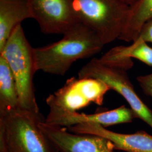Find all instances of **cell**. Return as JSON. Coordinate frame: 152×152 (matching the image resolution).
Masks as SVG:
<instances>
[{"label":"cell","mask_w":152,"mask_h":152,"mask_svg":"<svg viewBox=\"0 0 152 152\" xmlns=\"http://www.w3.org/2000/svg\"><path fill=\"white\" fill-rule=\"evenodd\" d=\"M109 90L110 87L100 80L73 77L50 95L46 102L50 109L75 112L91 103L102 105Z\"/></svg>","instance_id":"obj_6"},{"label":"cell","mask_w":152,"mask_h":152,"mask_svg":"<svg viewBox=\"0 0 152 152\" xmlns=\"http://www.w3.org/2000/svg\"><path fill=\"white\" fill-rule=\"evenodd\" d=\"M0 55L7 61L16 81L20 108L39 113L33 77L36 72L33 48L29 42L22 24L14 30Z\"/></svg>","instance_id":"obj_3"},{"label":"cell","mask_w":152,"mask_h":152,"mask_svg":"<svg viewBox=\"0 0 152 152\" xmlns=\"http://www.w3.org/2000/svg\"><path fill=\"white\" fill-rule=\"evenodd\" d=\"M69 132L78 134L101 136L111 142L114 149L126 152H152V135L145 131L125 134L109 130L95 123H84L67 128Z\"/></svg>","instance_id":"obj_10"},{"label":"cell","mask_w":152,"mask_h":152,"mask_svg":"<svg viewBox=\"0 0 152 152\" xmlns=\"http://www.w3.org/2000/svg\"><path fill=\"white\" fill-rule=\"evenodd\" d=\"M128 70L118 65L104 63L94 58L78 73L79 78H92L104 82L110 90L118 93L130 106L135 117L152 129V111L137 94L127 74Z\"/></svg>","instance_id":"obj_5"},{"label":"cell","mask_w":152,"mask_h":152,"mask_svg":"<svg viewBox=\"0 0 152 152\" xmlns=\"http://www.w3.org/2000/svg\"><path fill=\"white\" fill-rule=\"evenodd\" d=\"M63 35L56 42L33 48L36 72L64 76L76 61L98 54L104 46L97 34L81 22Z\"/></svg>","instance_id":"obj_1"},{"label":"cell","mask_w":152,"mask_h":152,"mask_svg":"<svg viewBox=\"0 0 152 152\" xmlns=\"http://www.w3.org/2000/svg\"><path fill=\"white\" fill-rule=\"evenodd\" d=\"M136 40L145 41L147 43H152V20L147 22L141 28L139 35Z\"/></svg>","instance_id":"obj_16"},{"label":"cell","mask_w":152,"mask_h":152,"mask_svg":"<svg viewBox=\"0 0 152 152\" xmlns=\"http://www.w3.org/2000/svg\"><path fill=\"white\" fill-rule=\"evenodd\" d=\"M152 20V0H139L129 8L128 16L118 39L134 42L138 37L141 28Z\"/></svg>","instance_id":"obj_12"},{"label":"cell","mask_w":152,"mask_h":152,"mask_svg":"<svg viewBox=\"0 0 152 152\" xmlns=\"http://www.w3.org/2000/svg\"><path fill=\"white\" fill-rule=\"evenodd\" d=\"M42 114L22 108L0 115V149L7 152H59L39 127Z\"/></svg>","instance_id":"obj_2"},{"label":"cell","mask_w":152,"mask_h":152,"mask_svg":"<svg viewBox=\"0 0 152 152\" xmlns=\"http://www.w3.org/2000/svg\"><path fill=\"white\" fill-rule=\"evenodd\" d=\"M122 3L125 4V5L130 7L131 6L134 5L139 0H120Z\"/></svg>","instance_id":"obj_17"},{"label":"cell","mask_w":152,"mask_h":152,"mask_svg":"<svg viewBox=\"0 0 152 152\" xmlns=\"http://www.w3.org/2000/svg\"><path fill=\"white\" fill-rule=\"evenodd\" d=\"M39 127L59 152H115L112 142L103 137L74 134L67 128L48 124L45 120Z\"/></svg>","instance_id":"obj_8"},{"label":"cell","mask_w":152,"mask_h":152,"mask_svg":"<svg viewBox=\"0 0 152 152\" xmlns=\"http://www.w3.org/2000/svg\"><path fill=\"white\" fill-rule=\"evenodd\" d=\"M136 80L143 92L152 98V73L137 76Z\"/></svg>","instance_id":"obj_15"},{"label":"cell","mask_w":152,"mask_h":152,"mask_svg":"<svg viewBox=\"0 0 152 152\" xmlns=\"http://www.w3.org/2000/svg\"><path fill=\"white\" fill-rule=\"evenodd\" d=\"M135 118L134 112L130 108L122 105L113 110L91 114L50 109L45 122L65 128L84 123H95L107 127L112 125L131 123Z\"/></svg>","instance_id":"obj_9"},{"label":"cell","mask_w":152,"mask_h":152,"mask_svg":"<svg viewBox=\"0 0 152 152\" xmlns=\"http://www.w3.org/2000/svg\"><path fill=\"white\" fill-rule=\"evenodd\" d=\"M27 19H32L29 0H0V51L14 30Z\"/></svg>","instance_id":"obj_11"},{"label":"cell","mask_w":152,"mask_h":152,"mask_svg":"<svg viewBox=\"0 0 152 152\" xmlns=\"http://www.w3.org/2000/svg\"><path fill=\"white\" fill-rule=\"evenodd\" d=\"M80 22L97 34L105 45L118 39L130 7L120 0H68Z\"/></svg>","instance_id":"obj_4"},{"label":"cell","mask_w":152,"mask_h":152,"mask_svg":"<svg viewBox=\"0 0 152 152\" xmlns=\"http://www.w3.org/2000/svg\"><path fill=\"white\" fill-rule=\"evenodd\" d=\"M32 19L45 34H62L79 22L68 0H29Z\"/></svg>","instance_id":"obj_7"},{"label":"cell","mask_w":152,"mask_h":152,"mask_svg":"<svg viewBox=\"0 0 152 152\" xmlns=\"http://www.w3.org/2000/svg\"><path fill=\"white\" fill-rule=\"evenodd\" d=\"M19 107L15 79L7 61L0 55V115Z\"/></svg>","instance_id":"obj_13"},{"label":"cell","mask_w":152,"mask_h":152,"mask_svg":"<svg viewBox=\"0 0 152 152\" xmlns=\"http://www.w3.org/2000/svg\"><path fill=\"white\" fill-rule=\"evenodd\" d=\"M100 58L106 61L134 58L152 66V48L145 41L136 40L128 46H118L114 47Z\"/></svg>","instance_id":"obj_14"}]
</instances>
